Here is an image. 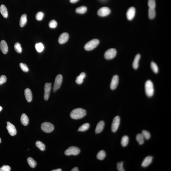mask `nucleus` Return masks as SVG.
I'll return each instance as SVG.
<instances>
[{
    "mask_svg": "<svg viewBox=\"0 0 171 171\" xmlns=\"http://www.w3.org/2000/svg\"><path fill=\"white\" fill-rule=\"evenodd\" d=\"M7 128L9 133L12 136H14L17 134V130L15 126L10 122H7Z\"/></svg>",
    "mask_w": 171,
    "mask_h": 171,
    "instance_id": "9b49d317",
    "label": "nucleus"
},
{
    "mask_svg": "<svg viewBox=\"0 0 171 171\" xmlns=\"http://www.w3.org/2000/svg\"><path fill=\"white\" fill-rule=\"evenodd\" d=\"M111 11L108 7H104L99 9L98 11V15L100 17H105L109 15L111 13Z\"/></svg>",
    "mask_w": 171,
    "mask_h": 171,
    "instance_id": "1a4fd4ad",
    "label": "nucleus"
},
{
    "mask_svg": "<svg viewBox=\"0 0 171 171\" xmlns=\"http://www.w3.org/2000/svg\"><path fill=\"white\" fill-rule=\"evenodd\" d=\"M44 14L43 12H39L36 14V19L38 21H41L44 17Z\"/></svg>",
    "mask_w": 171,
    "mask_h": 171,
    "instance_id": "4c0bfd02",
    "label": "nucleus"
},
{
    "mask_svg": "<svg viewBox=\"0 0 171 171\" xmlns=\"http://www.w3.org/2000/svg\"><path fill=\"white\" fill-rule=\"evenodd\" d=\"M89 127L90 125L89 123H85V124H83L79 128L78 131H82V132L86 131L89 129Z\"/></svg>",
    "mask_w": 171,
    "mask_h": 171,
    "instance_id": "c756f323",
    "label": "nucleus"
},
{
    "mask_svg": "<svg viewBox=\"0 0 171 171\" xmlns=\"http://www.w3.org/2000/svg\"><path fill=\"white\" fill-rule=\"evenodd\" d=\"M0 11L2 15L5 18H7L8 17L7 9L6 6L4 5H2L0 8Z\"/></svg>",
    "mask_w": 171,
    "mask_h": 171,
    "instance_id": "412c9836",
    "label": "nucleus"
},
{
    "mask_svg": "<svg viewBox=\"0 0 171 171\" xmlns=\"http://www.w3.org/2000/svg\"><path fill=\"white\" fill-rule=\"evenodd\" d=\"M27 15L26 14H24L21 16L20 21V26L21 27H23L26 25L27 22Z\"/></svg>",
    "mask_w": 171,
    "mask_h": 171,
    "instance_id": "5701e85b",
    "label": "nucleus"
},
{
    "mask_svg": "<svg viewBox=\"0 0 171 171\" xmlns=\"http://www.w3.org/2000/svg\"><path fill=\"white\" fill-rule=\"evenodd\" d=\"M41 128L44 132L50 133L53 131L54 126L51 123L48 122H45L41 124Z\"/></svg>",
    "mask_w": 171,
    "mask_h": 171,
    "instance_id": "39448f33",
    "label": "nucleus"
},
{
    "mask_svg": "<svg viewBox=\"0 0 171 171\" xmlns=\"http://www.w3.org/2000/svg\"><path fill=\"white\" fill-rule=\"evenodd\" d=\"M7 78L5 76L2 75L0 77V85L6 82Z\"/></svg>",
    "mask_w": 171,
    "mask_h": 171,
    "instance_id": "79ce46f5",
    "label": "nucleus"
},
{
    "mask_svg": "<svg viewBox=\"0 0 171 171\" xmlns=\"http://www.w3.org/2000/svg\"><path fill=\"white\" fill-rule=\"evenodd\" d=\"M14 48L16 52L18 53H21L22 52V48L21 44L19 42H17L15 44Z\"/></svg>",
    "mask_w": 171,
    "mask_h": 171,
    "instance_id": "473e14b6",
    "label": "nucleus"
},
{
    "mask_svg": "<svg viewBox=\"0 0 171 171\" xmlns=\"http://www.w3.org/2000/svg\"><path fill=\"white\" fill-rule=\"evenodd\" d=\"M86 111L81 108H77L74 109L70 113L71 118L73 119H81L86 116Z\"/></svg>",
    "mask_w": 171,
    "mask_h": 171,
    "instance_id": "f257e3e1",
    "label": "nucleus"
},
{
    "mask_svg": "<svg viewBox=\"0 0 171 171\" xmlns=\"http://www.w3.org/2000/svg\"><path fill=\"white\" fill-rule=\"evenodd\" d=\"M1 138H0V143H1Z\"/></svg>",
    "mask_w": 171,
    "mask_h": 171,
    "instance_id": "de8ad7c7",
    "label": "nucleus"
},
{
    "mask_svg": "<svg viewBox=\"0 0 171 171\" xmlns=\"http://www.w3.org/2000/svg\"><path fill=\"white\" fill-rule=\"evenodd\" d=\"M117 168L118 171H124L123 168V162H121L118 163L117 164Z\"/></svg>",
    "mask_w": 171,
    "mask_h": 171,
    "instance_id": "58836bf2",
    "label": "nucleus"
},
{
    "mask_svg": "<svg viewBox=\"0 0 171 171\" xmlns=\"http://www.w3.org/2000/svg\"><path fill=\"white\" fill-rule=\"evenodd\" d=\"M87 11V8L85 6H81L77 8L76 10V12L80 14H84Z\"/></svg>",
    "mask_w": 171,
    "mask_h": 171,
    "instance_id": "cd10ccee",
    "label": "nucleus"
},
{
    "mask_svg": "<svg viewBox=\"0 0 171 171\" xmlns=\"http://www.w3.org/2000/svg\"><path fill=\"white\" fill-rule=\"evenodd\" d=\"M21 121L22 124L24 126H27L29 124V118L27 115L25 114H23L21 115Z\"/></svg>",
    "mask_w": 171,
    "mask_h": 171,
    "instance_id": "aec40b11",
    "label": "nucleus"
},
{
    "mask_svg": "<svg viewBox=\"0 0 171 171\" xmlns=\"http://www.w3.org/2000/svg\"><path fill=\"white\" fill-rule=\"evenodd\" d=\"M80 150L79 149L75 146L70 147L65 151L66 155H77L80 153Z\"/></svg>",
    "mask_w": 171,
    "mask_h": 171,
    "instance_id": "423d86ee",
    "label": "nucleus"
},
{
    "mask_svg": "<svg viewBox=\"0 0 171 171\" xmlns=\"http://www.w3.org/2000/svg\"><path fill=\"white\" fill-rule=\"evenodd\" d=\"M141 134H142L144 138L146 140H148L151 137L150 133L146 130H143Z\"/></svg>",
    "mask_w": 171,
    "mask_h": 171,
    "instance_id": "f704fd0d",
    "label": "nucleus"
},
{
    "mask_svg": "<svg viewBox=\"0 0 171 171\" xmlns=\"http://www.w3.org/2000/svg\"><path fill=\"white\" fill-rule=\"evenodd\" d=\"M100 41L97 39H94L87 42L85 45L84 48L87 51H90L96 48L99 45Z\"/></svg>",
    "mask_w": 171,
    "mask_h": 171,
    "instance_id": "7ed1b4c3",
    "label": "nucleus"
},
{
    "mask_svg": "<svg viewBox=\"0 0 171 171\" xmlns=\"http://www.w3.org/2000/svg\"><path fill=\"white\" fill-rule=\"evenodd\" d=\"M62 76L61 74H59L56 76L55 81L53 88V92H55L60 88L62 82Z\"/></svg>",
    "mask_w": 171,
    "mask_h": 171,
    "instance_id": "20e7f679",
    "label": "nucleus"
},
{
    "mask_svg": "<svg viewBox=\"0 0 171 171\" xmlns=\"http://www.w3.org/2000/svg\"><path fill=\"white\" fill-rule=\"evenodd\" d=\"M35 47L36 50L39 52H42L44 48V46L43 44L41 43L36 44Z\"/></svg>",
    "mask_w": 171,
    "mask_h": 171,
    "instance_id": "72a5a7b5",
    "label": "nucleus"
},
{
    "mask_svg": "<svg viewBox=\"0 0 171 171\" xmlns=\"http://www.w3.org/2000/svg\"><path fill=\"white\" fill-rule=\"evenodd\" d=\"M57 25V23L55 20H52L49 23V26L50 28L54 29L56 28Z\"/></svg>",
    "mask_w": 171,
    "mask_h": 171,
    "instance_id": "e433bc0d",
    "label": "nucleus"
},
{
    "mask_svg": "<svg viewBox=\"0 0 171 171\" xmlns=\"http://www.w3.org/2000/svg\"><path fill=\"white\" fill-rule=\"evenodd\" d=\"M20 66L21 70L24 72H27L29 71V69L28 66L25 64L21 63H20Z\"/></svg>",
    "mask_w": 171,
    "mask_h": 171,
    "instance_id": "c9c22d12",
    "label": "nucleus"
},
{
    "mask_svg": "<svg viewBox=\"0 0 171 171\" xmlns=\"http://www.w3.org/2000/svg\"><path fill=\"white\" fill-rule=\"evenodd\" d=\"M148 5L149 8H155L156 7L155 0H148Z\"/></svg>",
    "mask_w": 171,
    "mask_h": 171,
    "instance_id": "ea45409f",
    "label": "nucleus"
},
{
    "mask_svg": "<svg viewBox=\"0 0 171 171\" xmlns=\"http://www.w3.org/2000/svg\"><path fill=\"white\" fill-rule=\"evenodd\" d=\"M146 94L149 97H152L154 93V88L153 83L151 81L148 80L146 82L145 84Z\"/></svg>",
    "mask_w": 171,
    "mask_h": 171,
    "instance_id": "f03ea898",
    "label": "nucleus"
},
{
    "mask_svg": "<svg viewBox=\"0 0 171 171\" xmlns=\"http://www.w3.org/2000/svg\"><path fill=\"white\" fill-rule=\"evenodd\" d=\"M144 138L141 134H138L136 136V140L140 145H142L144 143Z\"/></svg>",
    "mask_w": 171,
    "mask_h": 171,
    "instance_id": "393cba45",
    "label": "nucleus"
},
{
    "mask_svg": "<svg viewBox=\"0 0 171 171\" xmlns=\"http://www.w3.org/2000/svg\"><path fill=\"white\" fill-rule=\"evenodd\" d=\"M153 157L151 156H148L146 157L143 161L141 166L143 167H146L149 165L152 162Z\"/></svg>",
    "mask_w": 171,
    "mask_h": 171,
    "instance_id": "dca6fc26",
    "label": "nucleus"
},
{
    "mask_svg": "<svg viewBox=\"0 0 171 171\" xmlns=\"http://www.w3.org/2000/svg\"><path fill=\"white\" fill-rule=\"evenodd\" d=\"M10 170L11 168L8 165H4L0 168V171H10Z\"/></svg>",
    "mask_w": 171,
    "mask_h": 171,
    "instance_id": "a19ab883",
    "label": "nucleus"
},
{
    "mask_svg": "<svg viewBox=\"0 0 171 171\" xmlns=\"http://www.w3.org/2000/svg\"><path fill=\"white\" fill-rule=\"evenodd\" d=\"M156 15V12L155 8H149L148 10L149 17L150 19H153Z\"/></svg>",
    "mask_w": 171,
    "mask_h": 171,
    "instance_id": "a878e982",
    "label": "nucleus"
},
{
    "mask_svg": "<svg viewBox=\"0 0 171 171\" xmlns=\"http://www.w3.org/2000/svg\"><path fill=\"white\" fill-rule=\"evenodd\" d=\"M129 142V137L127 136H123L121 138V144L122 146L125 147L128 145Z\"/></svg>",
    "mask_w": 171,
    "mask_h": 171,
    "instance_id": "b1692460",
    "label": "nucleus"
},
{
    "mask_svg": "<svg viewBox=\"0 0 171 171\" xmlns=\"http://www.w3.org/2000/svg\"><path fill=\"white\" fill-rule=\"evenodd\" d=\"M106 156V153L103 150L99 151L97 155V158L100 160H103Z\"/></svg>",
    "mask_w": 171,
    "mask_h": 171,
    "instance_id": "bb28decb",
    "label": "nucleus"
},
{
    "mask_svg": "<svg viewBox=\"0 0 171 171\" xmlns=\"http://www.w3.org/2000/svg\"><path fill=\"white\" fill-rule=\"evenodd\" d=\"M2 108L1 106H0V112L2 111Z\"/></svg>",
    "mask_w": 171,
    "mask_h": 171,
    "instance_id": "49530a36",
    "label": "nucleus"
},
{
    "mask_svg": "<svg viewBox=\"0 0 171 171\" xmlns=\"http://www.w3.org/2000/svg\"><path fill=\"white\" fill-rule=\"evenodd\" d=\"M36 146L41 151H43L45 150V146L42 142L40 141H37L36 143Z\"/></svg>",
    "mask_w": 171,
    "mask_h": 171,
    "instance_id": "2f4dec72",
    "label": "nucleus"
},
{
    "mask_svg": "<svg viewBox=\"0 0 171 171\" xmlns=\"http://www.w3.org/2000/svg\"><path fill=\"white\" fill-rule=\"evenodd\" d=\"M0 49L4 54H6L8 51V47L6 41L4 40H2L0 43Z\"/></svg>",
    "mask_w": 171,
    "mask_h": 171,
    "instance_id": "2eb2a0df",
    "label": "nucleus"
},
{
    "mask_svg": "<svg viewBox=\"0 0 171 171\" xmlns=\"http://www.w3.org/2000/svg\"><path fill=\"white\" fill-rule=\"evenodd\" d=\"M25 98L27 102H31L32 100V92L30 89L27 88L25 91Z\"/></svg>",
    "mask_w": 171,
    "mask_h": 171,
    "instance_id": "a211bd4d",
    "label": "nucleus"
},
{
    "mask_svg": "<svg viewBox=\"0 0 171 171\" xmlns=\"http://www.w3.org/2000/svg\"><path fill=\"white\" fill-rule=\"evenodd\" d=\"M119 78L117 75H115L113 77L111 81L110 88L111 89L114 90L117 88L119 83Z\"/></svg>",
    "mask_w": 171,
    "mask_h": 171,
    "instance_id": "f8f14e48",
    "label": "nucleus"
},
{
    "mask_svg": "<svg viewBox=\"0 0 171 171\" xmlns=\"http://www.w3.org/2000/svg\"><path fill=\"white\" fill-rule=\"evenodd\" d=\"M140 57V54H139L136 55L134 61L132 63V66L134 69H137L138 68V66H139V62Z\"/></svg>",
    "mask_w": 171,
    "mask_h": 171,
    "instance_id": "6ab92c4d",
    "label": "nucleus"
},
{
    "mask_svg": "<svg viewBox=\"0 0 171 171\" xmlns=\"http://www.w3.org/2000/svg\"><path fill=\"white\" fill-rule=\"evenodd\" d=\"M135 9L133 7L129 8L126 13L127 19L129 21L132 20L134 18L135 14Z\"/></svg>",
    "mask_w": 171,
    "mask_h": 171,
    "instance_id": "4468645a",
    "label": "nucleus"
},
{
    "mask_svg": "<svg viewBox=\"0 0 171 171\" xmlns=\"http://www.w3.org/2000/svg\"><path fill=\"white\" fill-rule=\"evenodd\" d=\"M86 77V74L85 73L82 72L80 74V75L76 78V82L78 84H81L83 82V79Z\"/></svg>",
    "mask_w": 171,
    "mask_h": 171,
    "instance_id": "4be33fe9",
    "label": "nucleus"
},
{
    "mask_svg": "<svg viewBox=\"0 0 171 171\" xmlns=\"http://www.w3.org/2000/svg\"><path fill=\"white\" fill-rule=\"evenodd\" d=\"M62 170L61 169H57L53 170L51 171H61Z\"/></svg>",
    "mask_w": 171,
    "mask_h": 171,
    "instance_id": "a18cd8bd",
    "label": "nucleus"
},
{
    "mask_svg": "<svg viewBox=\"0 0 171 171\" xmlns=\"http://www.w3.org/2000/svg\"><path fill=\"white\" fill-rule=\"evenodd\" d=\"M120 123V118L117 116L114 117L112 122L111 129L113 132H116L119 128Z\"/></svg>",
    "mask_w": 171,
    "mask_h": 171,
    "instance_id": "6e6552de",
    "label": "nucleus"
},
{
    "mask_svg": "<svg viewBox=\"0 0 171 171\" xmlns=\"http://www.w3.org/2000/svg\"><path fill=\"white\" fill-rule=\"evenodd\" d=\"M28 164L32 168H35L36 166L37 163L34 159L31 157H29L27 160Z\"/></svg>",
    "mask_w": 171,
    "mask_h": 171,
    "instance_id": "c85d7f7f",
    "label": "nucleus"
},
{
    "mask_svg": "<svg viewBox=\"0 0 171 171\" xmlns=\"http://www.w3.org/2000/svg\"><path fill=\"white\" fill-rule=\"evenodd\" d=\"M117 54V51L114 48H111L108 49L105 52L104 57L106 59H113L116 56Z\"/></svg>",
    "mask_w": 171,
    "mask_h": 171,
    "instance_id": "0eeeda50",
    "label": "nucleus"
},
{
    "mask_svg": "<svg viewBox=\"0 0 171 171\" xmlns=\"http://www.w3.org/2000/svg\"><path fill=\"white\" fill-rule=\"evenodd\" d=\"M69 38L68 34L66 32L62 34L58 38L59 43L60 44H63L66 43L68 41Z\"/></svg>",
    "mask_w": 171,
    "mask_h": 171,
    "instance_id": "ddd939ff",
    "label": "nucleus"
},
{
    "mask_svg": "<svg viewBox=\"0 0 171 171\" xmlns=\"http://www.w3.org/2000/svg\"><path fill=\"white\" fill-rule=\"evenodd\" d=\"M151 68L153 72L155 73H157L158 72V68L155 62H152L151 63Z\"/></svg>",
    "mask_w": 171,
    "mask_h": 171,
    "instance_id": "7c9ffc66",
    "label": "nucleus"
},
{
    "mask_svg": "<svg viewBox=\"0 0 171 171\" xmlns=\"http://www.w3.org/2000/svg\"><path fill=\"white\" fill-rule=\"evenodd\" d=\"M51 87H52V85L51 83H47L45 84L44 88V99L46 101H47L49 99L50 91H51Z\"/></svg>",
    "mask_w": 171,
    "mask_h": 171,
    "instance_id": "9d476101",
    "label": "nucleus"
},
{
    "mask_svg": "<svg viewBox=\"0 0 171 171\" xmlns=\"http://www.w3.org/2000/svg\"><path fill=\"white\" fill-rule=\"evenodd\" d=\"M105 123L103 121H100L97 124L96 127L95 129V132L96 134L102 132L103 130Z\"/></svg>",
    "mask_w": 171,
    "mask_h": 171,
    "instance_id": "f3484780",
    "label": "nucleus"
},
{
    "mask_svg": "<svg viewBox=\"0 0 171 171\" xmlns=\"http://www.w3.org/2000/svg\"><path fill=\"white\" fill-rule=\"evenodd\" d=\"M79 0H70V2L72 3H75L77 2Z\"/></svg>",
    "mask_w": 171,
    "mask_h": 171,
    "instance_id": "37998d69",
    "label": "nucleus"
},
{
    "mask_svg": "<svg viewBox=\"0 0 171 171\" xmlns=\"http://www.w3.org/2000/svg\"><path fill=\"white\" fill-rule=\"evenodd\" d=\"M79 170L78 169V168L77 167H75L73 168L72 170H71V171H78Z\"/></svg>",
    "mask_w": 171,
    "mask_h": 171,
    "instance_id": "c03bdc74",
    "label": "nucleus"
}]
</instances>
